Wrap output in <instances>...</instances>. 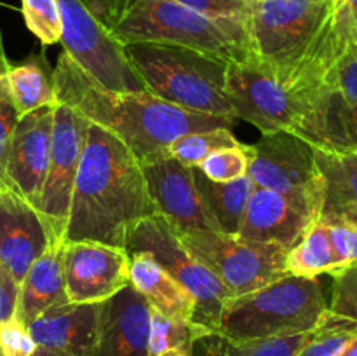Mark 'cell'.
<instances>
[{
	"label": "cell",
	"mask_w": 357,
	"mask_h": 356,
	"mask_svg": "<svg viewBox=\"0 0 357 356\" xmlns=\"http://www.w3.org/2000/svg\"><path fill=\"white\" fill-rule=\"evenodd\" d=\"M157 215L138 157L91 122L70 201L66 241L124 248L132 230Z\"/></svg>",
	"instance_id": "1"
},
{
	"label": "cell",
	"mask_w": 357,
	"mask_h": 356,
	"mask_svg": "<svg viewBox=\"0 0 357 356\" xmlns=\"http://www.w3.org/2000/svg\"><path fill=\"white\" fill-rule=\"evenodd\" d=\"M56 98L121 140L139 161L194 131L232 128L236 119L199 114L146 91H114L84 72L65 51L52 68Z\"/></svg>",
	"instance_id": "2"
},
{
	"label": "cell",
	"mask_w": 357,
	"mask_h": 356,
	"mask_svg": "<svg viewBox=\"0 0 357 356\" xmlns=\"http://www.w3.org/2000/svg\"><path fill=\"white\" fill-rule=\"evenodd\" d=\"M98 20L117 42H166L220 56L253 61L246 24L213 20L174 0H89Z\"/></svg>",
	"instance_id": "3"
},
{
	"label": "cell",
	"mask_w": 357,
	"mask_h": 356,
	"mask_svg": "<svg viewBox=\"0 0 357 356\" xmlns=\"http://www.w3.org/2000/svg\"><path fill=\"white\" fill-rule=\"evenodd\" d=\"M124 54L153 96L185 110L236 119L225 89L227 59L166 42L124 44Z\"/></svg>",
	"instance_id": "4"
},
{
	"label": "cell",
	"mask_w": 357,
	"mask_h": 356,
	"mask_svg": "<svg viewBox=\"0 0 357 356\" xmlns=\"http://www.w3.org/2000/svg\"><path fill=\"white\" fill-rule=\"evenodd\" d=\"M227 98L236 119L253 124L261 135L288 131L317 149H330L331 103H317L286 89L257 61H230Z\"/></svg>",
	"instance_id": "5"
},
{
	"label": "cell",
	"mask_w": 357,
	"mask_h": 356,
	"mask_svg": "<svg viewBox=\"0 0 357 356\" xmlns=\"http://www.w3.org/2000/svg\"><path fill=\"white\" fill-rule=\"evenodd\" d=\"M326 311L319 279L284 274L227 300L216 332L241 341L307 334L317 327Z\"/></svg>",
	"instance_id": "6"
},
{
	"label": "cell",
	"mask_w": 357,
	"mask_h": 356,
	"mask_svg": "<svg viewBox=\"0 0 357 356\" xmlns=\"http://www.w3.org/2000/svg\"><path fill=\"white\" fill-rule=\"evenodd\" d=\"M335 16V0H251L246 21L253 61L284 80L317 51Z\"/></svg>",
	"instance_id": "7"
},
{
	"label": "cell",
	"mask_w": 357,
	"mask_h": 356,
	"mask_svg": "<svg viewBox=\"0 0 357 356\" xmlns=\"http://www.w3.org/2000/svg\"><path fill=\"white\" fill-rule=\"evenodd\" d=\"M128 255L149 253L159 262L195 300L194 323L216 332L220 313L232 299L218 276L213 274L178 237L176 230L160 215H153L138 223L126 246Z\"/></svg>",
	"instance_id": "8"
},
{
	"label": "cell",
	"mask_w": 357,
	"mask_h": 356,
	"mask_svg": "<svg viewBox=\"0 0 357 356\" xmlns=\"http://www.w3.org/2000/svg\"><path fill=\"white\" fill-rule=\"evenodd\" d=\"M176 234L194 257L218 276L232 297L253 292L286 274L288 250L278 244L215 230H176Z\"/></svg>",
	"instance_id": "9"
},
{
	"label": "cell",
	"mask_w": 357,
	"mask_h": 356,
	"mask_svg": "<svg viewBox=\"0 0 357 356\" xmlns=\"http://www.w3.org/2000/svg\"><path fill=\"white\" fill-rule=\"evenodd\" d=\"M63 51L91 77L114 91H146L124 54V45L101 24L89 0H58ZM149 93V91H146Z\"/></svg>",
	"instance_id": "10"
},
{
	"label": "cell",
	"mask_w": 357,
	"mask_h": 356,
	"mask_svg": "<svg viewBox=\"0 0 357 356\" xmlns=\"http://www.w3.org/2000/svg\"><path fill=\"white\" fill-rule=\"evenodd\" d=\"M250 147L248 177L257 187L295 195L323 209V177L316 161V147L288 131L261 135Z\"/></svg>",
	"instance_id": "11"
},
{
	"label": "cell",
	"mask_w": 357,
	"mask_h": 356,
	"mask_svg": "<svg viewBox=\"0 0 357 356\" xmlns=\"http://www.w3.org/2000/svg\"><path fill=\"white\" fill-rule=\"evenodd\" d=\"M89 124L86 117L66 105H56L51 161L37 205L49 243H66L70 201Z\"/></svg>",
	"instance_id": "12"
},
{
	"label": "cell",
	"mask_w": 357,
	"mask_h": 356,
	"mask_svg": "<svg viewBox=\"0 0 357 356\" xmlns=\"http://www.w3.org/2000/svg\"><path fill=\"white\" fill-rule=\"evenodd\" d=\"M139 163L157 215L162 216L174 230L222 232L202 202L190 166L174 159L167 149L152 154Z\"/></svg>",
	"instance_id": "13"
},
{
	"label": "cell",
	"mask_w": 357,
	"mask_h": 356,
	"mask_svg": "<svg viewBox=\"0 0 357 356\" xmlns=\"http://www.w3.org/2000/svg\"><path fill=\"white\" fill-rule=\"evenodd\" d=\"M129 255L124 248L96 241H66L63 274L73 304L105 302L129 285Z\"/></svg>",
	"instance_id": "14"
},
{
	"label": "cell",
	"mask_w": 357,
	"mask_h": 356,
	"mask_svg": "<svg viewBox=\"0 0 357 356\" xmlns=\"http://www.w3.org/2000/svg\"><path fill=\"white\" fill-rule=\"evenodd\" d=\"M54 108H38L17 119L10 138L7 185L35 209L51 161Z\"/></svg>",
	"instance_id": "15"
},
{
	"label": "cell",
	"mask_w": 357,
	"mask_h": 356,
	"mask_svg": "<svg viewBox=\"0 0 357 356\" xmlns=\"http://www.w3.org/2000/svg\"><path fill=\"white\" fill-rule=\"evenodd\" d=\"M319 216L321 213L303 199L255 187L237 234L244 239L278 244L289 250L314 223L319 222Z\"/></svg>",
	"instance_id": "16"
},
{
	"label": "cell",
	"mask_w": 357,
	"mask_h": 356,
	"mask_svg": "<svg viewBox=\"0 0 357 356\" xmlns=\"http://www.w3.org/2000/svg\"><path fill=\"white\" fill-rule=\"evenodd\" d=\"M150 309L131 285L105 300L93 356H149Z\"/></svg>",
	"instance_id": "17"
},
{
	"label": "cell",
	"mask_w": 357,
	"mask_h": 356,
	"mask_svg": "<svg viewBox=\"0 0 357 356\" xmlns=\"http://www.w3.org/2000/svg\"><path fill=\"white\" fill-rule=\"evenodd\" d=\"M47 246L49 237L37 209L10 188L0 191V262L20 285Z\"/></svg>",
	"instance_id": "18"
},
{
	"label": "cell",
	"mask_w": 357,
	"mask_h": 356,
	"mask_svg": "<svg viewBox=\"0 0 357 356\" xmlns=\"http://www.w3.org/2000/svg\"><path fill=\"white\" fill-rule=\"evenodd\" d=\"M103 302L56 306L26 325L35 346L61 356H93Z\"/></svg>",
	"instance_id": "19"
},
{
	"label": "cell",
	"mask_w": 357,
	"mask_h": 356,
	"mask_svg": "<svg viewBox=\"0 0 357 356\" xmlns=\"http://www.w3.org/2000/svg\"><path fill=\"white\" fill-rule=\"evenodd\" d=\"M63 248L65 243H49L21 281L14 318L24 327L51 307L70 302L63 274Z\"/></svg>",
	"instance_id": "20"
},
{
	"label": "cell",
	"mask_w": 357,
	"mask_h": 356,
	"mask_svg": "<svg viewBox=\"0 0 357 356\" xmlns=\"http://www.w3.org/2000/svg\"><path fill=\"white\" fill-rule=\"evenodd\" d=\"M316 161L324 188L319 222L357 223V152L316 147Z\"/></svg>",
	"instance_id": "21"
},
{
	"label": "cell",
	"mask_w": 357,
	"mask_h": 356,
	"mask_svg": "<svg viewBox=\"0 0 357 356\" xmlns=\"http://www.w3.org/2000/svg\"><path fill=\"white\" fill-rule=\"evenodd\" d=\"M129 285L135 286L153 309L181 321H194L195 300L149 253L129 255Z\"/></svg>",
	"instance_id": "22"
},
{
	"label": "cell",
	"mask_w": 357,
	"mask_h": 356,
	"mask_svg": "<svg viewBox=\"0 0 357 356\" xmlns=\"http://www.w3.org/2000/svg\"><path fill=\"white\" fill-rule=\"evenodd\" d=\"M192 177L206 209L218 223L220 230L227 234L239 232L248 202L257 187L253 180L246 175L234 181H211L197 166L192 168Z\"/></svg>",
	"instance_id": "23"
},
{
	"label": "cell",
	"mask_w": 357,
	"mask_h": 356,
	"mask_svg": "<svg viewBox=\"0 0 357 356\" xmlns=\"http://www.w3.org/2000/svg\"><path fill=\"white\" fill-rule=\"evenodd\" d=\"M7 77L17 119L38 108L59 103L52 82V66L45 59L44 51L30 54L20 63H10Z\"/></svg>",
	"instance_id": "24"
},
{
	"label": "cell",
	"mask_w": 357,
	"mask_h": 356,
	"mask_svg": "<svg viewBox=\"0 0 357 356\" xmlns=\"http://www.w3.org/2000/svg\"><path fill=\"white\" fill-rule=\"evenodd\" d=\"M307 334L271 339H230L209 332L194 342L192 356H296Z\"/></svg>",
	"instance_id": "25"
},
{
	"label": "cell",
	"mask_w": 357,
	"mask_h": 356,
	"mask_svg": "<svg viewBox=\"0 0 357 356\" xmlns=\"http://www.w3.org/2000/svg\"><path fill=\"white\" fill-rule=\"evenodd\" d=\"M284 269L286 274L305 276V278H317L319 274H330L331 271L338 269V262L335 258L324 223H314L303 234L302 239L289 248Z\"/></svg>",
	"instance_id": "26"
},
{
	"label": "cell",
	"mask_w": 357,
	"mask_h": 356,
	"mask_svg": "<svg viewBox=\"0 0 357 356\" xmlns=\"http://www.w3.org/2000/svg\"><path fill=\"white\" fill-rule=\"evenodd\" d=\"M206 334H209V330L194 321L174 320L152 307L150 309L149 356H160L171 349H178L192 356L194 342Z\"/></svg>",
	"instance_id": "27"
},
{
	"label": "cell",
	"mask_w": 357,
	"mask_h": 356,
	"mask_svg": "<svg viewBox=\"0 0 357 356\" xmlns=\"http://www.w3.org/2000/svg\"><path fill=\"white\" fill-rule=\"evenodd\" d=\"M357 337V321L326 311L314 330L307 332L296 356H342Z\"/></svg>",
	"instance_id": "28"
},
{
	"label": "cell",
	"mask_w": 357,
	"mask_h": 356,
	"mask_svg": "<svg viewBox=\"0 0 357 356\" xmlns=\"http://www.w3.org/2000/svg\"><path fill=\"white\" fill-rule=\"evenodd\" d=\"M241 145L239 140L234 136L230 128H216V129H206V131H194L187 133V135L180 136L174 140L167 152L183 163L185 166H201L202 161L213 154L215 150L227 149V147H237Z\"/></svg>",
	"instance_id": "29"
},
{
	"label": "cell",
	"mask_w": 357,
	"mask_h": 356,
	"mask_svg": "<svg viewBox=\"0 0 357 356\" xmlns=\"http://www.w3.org/2000/svg\"><path fill=\"white\" fill-rule=\"evenodd\" d=\"M342 6L344 17L342 45L337 59V89L347 103H357V24L344 0Z\"/></svg>",
	"instance_id": "30"
},
{
	"label": "cell",
	"mask_w": 357,
	"mask_h": 356,
	"mask_svg": "<svg viewBox=\"0 0 357 356\" xmlns=\"http://www.w3.org/2000/svg\"><path fill=\"white\" fill-rule=\"evenodd\" d=\"M10 61L7 59L6 47H3L2 30H0V191L9 188L7 185V157H9L10 138L17 122L16 107H14L13 94H10L9 70Z\"/></svg>",
	"instance_id": "31"
},
{
	"label": "cell",
	"mask_w": 357,
	"mask_h": 356,
	"mask_svg": "<svg viewBox=\"0 0 357 356\" xmlns=\"http://www.w3.org/2000/svg\"><path fill=\"white\" fill-rule=\"evenodd\" d=\"M21 14L28 30L44 47L61 40V14L58 0H21Z\"/></svg>",
	"instance_id": "32"
},
{
	"label": "cell",
	"mask_w": 357,
	"mask_h": 356,
	"mask_svg": "<svg viewBox=\"0 0 357 356\" xmlns=\"http://www.w3.org/2000/svg\"><path fill=\"white\" fill-rule=\"evenodd\" d=\"M211 181H234L246 177L250 168V147L241 143L237 147L215 150L209 154L201 166H197Z\"/></svg>",
	"instance_id": "33"
},
{
	"label": "cell",
	"mask_w": 357,
	"mask_h": 356,
	"mask_svg": "<svg viewBox=\"0 0 357 356\" xmlns=\"http://www.w3.org/2000/svg\"><path fill=\"white\" fill-rule=\"evenodd\" d=\"M330 276L333 278V286L328 311L337 316L357 321V264L335 269Z\"/></svg>",
	"instance_id": "34"
},
{
	"label": "cell",
	"mask_w": 357,
	"mask_h": 356,
	"mask_svg": "<svg viewBox=\"0 0 357 356\" xmlns=\"http://www.w3.org/2000/svg\"><path fill=\"white\" fill-rule=\"evenodd\" d=\"M331 149L357 152V103L338 98L331 126Z\"/></svg>",
	"instance_id": "35"
},
{
	"label": "cell",
	"mask_w": 357,
	"mask_h": 356,
	"mask_svg": "<svg viewBox=\"0 0 357 356\" xmlns=\"http://www.w3.org/2000/svg\"><path fill=\"white\" fill-rule=\"evenodd\" d=\"M199 14L213 20H230L246 24L251 0H174Z\"/></svg>",
	"instance_id": "36"
},
{
	"label": "cell",
	"mask_w": 357,
	"mask_h": 356,
	"mask_svg": "<svg viewBox=\"0 0 357 356\" xmlns=\"http://www.w3.org/2000/svg\"><path fill=\"white\" fill-rule=\"evenodd\" d=\"M338 267L357 264V225L351 222L324 223Z\"/></svg>",
	"instance_id": "37"
},
{
	"label": "cell",
	"mask_w": 357,
	"mask_h": 356,
	"mask_svg": "<svg viewBox=\"0 0 357 356\" xmlns=\"http://www.w3.org/2000/svg\"><path fill=\"white\" fill-rule=\"evenodd\" d=\"M37 348L28 328L13 318L0 323V353L2 356H30Z\"/></svg>",
	"instance_id": "38"
},
{
	"label": "cell",
	"mask_w": 357,
	"mask_h": 356,
	"mask_svg": "<svg viewBox=\"0 0 357 356\" xmlns=\"http://www.w3.org/2000/svg\"><path fill=\"white\" fill-rule=\"evenodd\" d=\"M17 295H20V283L0 262V323L16 316Z\"/></svg>",
	"instance_id": "39"
},
{
	"label": "cell",
	"mask_w": 357,
	"mask_h": 356,
	"mask_svg": "<svg viewBox=\"0 0 357 356\" xmlns=\"http://www.w3.org/2000/svg\"><path fill=\"white\" fill-rule=\"evenodd\" d=\"M30 356H61V355H58V353L49 351V349L40 348V346H37V348L33 349V353H31Z\"/></svg>",
	"instance_id": "40"
},
{
	"label": "cell",
	"mask_w": 357,
	"mask_h": 356,
	"mask_svg": "<svg viewBox=\"0 0 357 356\" xmlns=\"http://www.w3.org/2000/svg\"><path fill=\"white\" fill-rule=\"evenodd\" d=\"M342 356H357V337L349 344V348L342 353Z\"/></svg>",
	"instance_id": "41"
},
{
	"label": "cell",
	"mask_w": 357,
	"mask_h": 356,
	"mask_svg": "<svg viewBox=\"0 0 357 356\" xmlns=\"http://www.w3.org/2000/svg\"><path fill=\"white\" fill-rule=\"evenodd\" d=\"M344 2L347 3L349 10H351L352 17H354V21H356V24H357V0H344Z\"/></svg>",
	"instance_id": "42"
},
{
	"label": "cell",
	"mask_w": 357,
	"mask_h": 356,
	"mask_svg": "<svg viewBox=\"0 0 357 356\" xmlns=\"http://www.w3.org/2000/svg\"><path fill=\"white\" fill-rule=\"evenodd\" d=\"M160 356H188V355H187V353H183V351H178V349H171V351L162 353Z\"/></svg>",
	"instance_id": "43"
},
{
	"label": "cell",
	"mask_w": 357,
	"mask_h": 356,
	"mask_svg": "<svg viewBox=\"0 0 357 356\" xmlns=\"http://www.w3.org/2000/svg\"><path fill=\"white\" fill-rule=\"evenodd\" d=\"M0 6H6V3H2V2H0Z\"/></svg>",
	"instance_id": "44"
},
{
	"label": "cell",
	"mask_w": 357,
	"mask_h": 356,
	"mask_svg": "<svg viewBox=\"0 0 357 356\" xmlns=\"http://www.w3.org/2000/svg\"><path fill=\"white\" fill-rule=\"evenodd\" d=\"M0 356H2V353H0Z\"/></svg>",
	"instance_id": "45"
},
{
	"label": "cell",
	"mask_w": 357,
	"mask_h": 356,
	"mask_svg": "<svg viewBox=\"0 0 357 356\" xmlns=\"http://www.w3.org/2000/svg\"><path fill=\"white\" fill-rule=\"evenodd\" d=\"M356 225H357V223H356Z\"/></svg>",
	"instance_id": "46"
}]
</instances>
